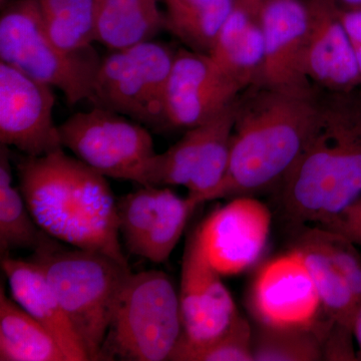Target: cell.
<instances>
[{"label": "cell", "instance_id": "3957f363", "mask_svg": "<svg viewBox=\"0 0 361 361\" xmlns=\"http://www.w3.org/2000/svg\"><path fill=\"white\" fill-rule=\"evenodd\" d=\"M20 189L40 229L61 243L106 254L128 264L118 207L104 176L65 151L18 164Z\"/></svg>", "mask_w": 361, "mask_h": 361}, {"label": "cell", "instance_id": "9c48e42d", "mask_svg": "<svg viewBox=\"0 0 361 361\" xmlns=\"http://www.w3.org/2000/svg\"><path fill=\"white\" fill-rule=\"evenodd\" d=\"M198 204L170 187L141 186L116 202L118 230L133 255L167 262Z\"/></svg>", "mask_w": 361, "mask_h": 361}, {"label": "cell", "instance_id": "1f68e13d", "mask_svg": "<svg viewBox=\"0 0 361 361\" xmlns=\"http://www.w3.org/2000/svg\"><path fill=\"white\" fill-rule=\"evenodd\" d=\"M342 8H361V0H336Z\"/></svg>", "mask_w": 361, "mask_h": 361}, {"label": "cell", "instance_id": "7402d4cb", "mask_svg": "<svg viewBox=\"0 0 361 361\" xmlns=\"http://www.w3.org/2000/svg\"><path fill=\"white\" fill-rule=\"evenodd\" d=\"M166 30L195 51L209 54L235 0H163Z\"/></svg>", "mask_w": 361, "mask_h": 361}, {"label": "cell", "instance_id": "f546056e", "mask_svg": "<svg viewBox=\"0 0 361 361\" xmlns=\"http://www.w3.org/2000/svg\"><path fill=\"white\" fill-rule=\"evenodd\" d=\"M339 16H341L342 23L348 33L361 78V8H342L341 7Z\"/></svg>", "mask_w": 361, "mask_h": 361}, {"label": "cell", "instance_id": "f1b7e54d", "mask_svg": "<svg viewBox=\"0 0 361 361\" xmlns=\"http://www.w3.org/2000/svg\"><path fill=\"white\" fill-rule=\"evenodd\" d=\"M361 246V196L327 224L320 226Z\"/></svg>", "mask_w": 361, "mask_h": 361}, {"label": "cell", "instance_id": "4dcf8cb0", "mask_svg": "<svg viewBox=\"0 0 361 361\" xmlns=\"http://www.w3.org/2000/svg\"><path fill=\"white\" fill-rule=\"evenodd\" d=\"M353 331L355 341L356 344H357V350H356V353H357V358L358 360H361V304L355 315Z\"/></svg>", "mask_w": 361, "mask_h": 361}, {"label": "cell", "instance_id": "9a60e30c", "mask_svg": "<svg viewBox=\"0 0 361 361\" xmlns=\"http://www.w3.org/2000/svg\"><path fill=\"white\" fill-rule=\"evenodd\" d=\"M272 214L252 196L230 199L197 229L204 248L222 275L250 269L262 256L269 239Z\"/></svg>", "mask_w": 361, "mask_h": 361}, {"label": "cell", "instance_id": "d4e9b609", "mask_svg": "<svg viewBox=\"0 0 361 361\" xmlns=\"http://www.w3.org/2000/svg\"><path fill=\"white\" fill-rule=\"evenodd\" d=\"M236 102L237 99L221 111L219 115L209 121V132L203 155L193 179L187 187L188 197L198 205L208 202L209 197L217 189L227 173L236 115Z\"/></svg>", "mask_w": 361, "mask_h": 361}, {"label": "cell", "instance_id": "30bf717a", "mask_svg": "<svg viewBox=\"0 0 361 361\" xmlns=\"http://www.w3.org/2000/svg\"><path fill=\"white\" fill-rule=\"evenodd\" d=\"M54 87L0 61V142L26 157L65 149L54 121Z\"/></svg>", "mask_w": 361, "mask_h": 361}, {"label": "cell", "instance_id": "2e32d148", "mask_svg": "<svg viewBox=\"0 0 361 361\" xmlns=\"http://www.w3.org/2000/svg\"><path fill=\"white\" fill-rule=\"evenodd\" d=\"M308 30L304 71L314 87L323 92H357L360 70L353 47L339 16L336 0H305Z\"/></svg>", "mask_w": 361, "mask_h": 361}, {"label": "cell", "instance_id": "277c9868", "mask_svg": "<svg viewBox=\"0 0 361 361\" xmlns=\"http://www.w3.org/2000/svg\"><path fill=\"white\" fill-rule=\"evenodd\" d=\"M47 236L35 250L39 265L90 360H99L129 265L99 252L71 248Z\"/></svg>", "mask_w": 361, "mask_h": 361}, {"label": "cell", "instance_id": "ba28073f", "mask_svg": "<svg viewBox=\"0 0 361 361\" xmlns=\"http://www.w3.org/2000/svg\"><path fill=\"white\" fill-rule=\"evenodd\" d=\"M59 130L63 148L106 178L139 184L157 155L148 128L99 106L70 116Z\"/></svg>", "mask_w": 361, "mask_h": 361}, {"label": "cell", "instance_id": "7c38bea8", "mask_svg": "<svg viewBox=\"0 0 361 361\" xmlns=\"http://www.w3.org/2000/svg\"><path fill=\"white\" fill-rule=\"evenodd\" d=\"M183 334L178 343L199 345L222 334L239 311L204 248L198 229L188 239L179 291Z\"/></svg>", "mask_w": 361, "mask_h": 361}, {"label": "cell", "instance_id": "52a82bcc", "mask_svg": "<svg viewBox=\"0 0 361 361\" xmlns=\"http://www.w3.org/2000/svg\"><path fill=\"white\" fill-rule=\"evenodd\" d=\"M176 51L156 40L111 51L99 61L89 102L145 127L165 129V99Z\"/></svg>", "mask_w": 361, "mask_h": 361}, {"label": "cell", "instance_id": "ffe728a7", "mask_svg": "<svg viewBox=\"0 0 361 361\" xmlns=\"http://www.w3.org/2000/svg\"><path fill=\"white\" fill-rule=\"evenodd\" d=\"M163 0H103L97 26V42L111 51L155 39L166 30Z\"/></svg>", "mask_w": 361, "mask_h": 361}, {"label": "cell", "instance_id": "603a6c76", "mask_svg": "<svg viewBox=\"0 0 361 361\" xmlns=\"http://www.w3.org/2000/svg\"><path fill=\"white\" fill-rule=\"evenodd\" d=\"M8 147L0 149V252L37 250L49 235L40 229L20 189L14 187Z\"/></svg>", "mask_w": 361, "mask_h": 361}, {"label": "cell", "instance_id": "5bb4252c", "mask_svg": "<svg viewBox=\"0 0 361 361\" xmlns=\"http://www.w3.org/2000/svg\"><path fill=\"white\" fill-rule=\"evenodd\" d=\"M257 16L264 37V61L258 84L289 94L318 92L304 71L308 30L305 0H261Z\"/></svg>", "mask_w": 361, "mask_h": 361}, {"label": "cell", "instance_id": "8fae6325", "mask_svg": "<svg viewBox=\"0 0 361 361\" xmlns=\"http://www.w3.org/2000/svg\"><path fill=\"white\" fill-rule=\"evenodd\" d=\"M246 89L209 54L179 49L166 92L165 129L189 130L203 125L234 103Z\"/></svg>", "mask_w": 361, "mask_h": 361}, {"label": "cell", "instance_id": "cb8c5ba5", "mask_svg": "<svg viewBox=\"0 0 361 361\" xmlns=\"http://www.w3.org/2000/svg\"><path fill=\"white\" fill-rule=\"evenodd\" d=\"M47 32L68 52L92 49L103 0H35Z\"/></svg>", "mask_w": 361, "mask_h": 361}, {"label": "cell", "instance_id": "7a4b0ae2", "mask_svg": "<svg viewBox=\"0 0 361 361\" xmlns=\"http://www.w3.org/2000/svg\"><path fill=\"white\" fill-rule=\"evenodd\" d=\"M319 92L289 94L252 85L236 102L229 166L208 201L253 196L277 188L314 132Z\"/></svg>", "mask_w": 361, "mask_h": 361}, {"label": "cell", "instance_id": "44dd1931", "mask_svg": "<svg viewBox=\"0 0 361 361\" xmlns=\"http://www.w3.org/2000/svg\"><path fill=\"white\" fill-rule=\"evenodd\" d=\"M0 360L68 361L44 325L0 290Z\"/></svg>", "mask_w": 361, "mask_h": 361}, {"label": "cell", "instance_id": "83f0119b", "mask_svg": "<svg viewBox=\"0 0 361 361\" xmlns=\"http://www.w3.org/2000/svg\"><path fill=\"white\" fill-rule=\"evenodd\" d=\"M171 361H254L253 331L238 313L219 336L199 345L178 343Z\"/></svg>", "mask_w": 361, "mask_h": 361}, {"label": "cell", "instance_id": "d6986e66", "mask_svg": "<svg viewBox=\"0 0 361 361\" xmlns=\"http://www.w3.org/2000/svg\"><path fill=\"white\" fill-rule=\"evenodd\" d=\"M294 248L302 255L310 271L327 322L332 326L353 331L360 304L345 278L325 250L317 226L301 232Z\"/></svg>", "mask_w": 361, "mask_h": 361}, {"label": "cell", "instance_id": "484cf974", "mask_svg": "<svg viewBox=\"0 0 361 361\" xmlns=\"http://www.w3.org/2000/svg\"><path fill=\"white\" fill-rule=\"evenodd\" d=\"M208 132L209 121L187 130L182 139L167 151L157 153L147 166L140 186H189L203 155Z\"/></svg>", "mask_w": 361, "mask_h": 361}, {"label": "cell", "instance_id": "5b68a950", "mask_svg": "<svg viewBox=\"0 0 361 361\" xmlns=\"http://www.w3.org/2000/svg\"><path fill=\"white\" fill-rule=\"evenodd\" d=\"M183 334L179 292L163 271L130 273L99 360H169Z\"/></svg>", "mask_w": 361, "mask_h": 361}, {"label": "cell", "instance_id": "4316f807", "mask_svg": "<svg viewBox=\"0 0 361 361\" xmlns=\"http://www.w3.org/2000/svg\"><path fill=\"white\" fill-rule=\"evenodd\" d=\"M326 334L325 325L312 329L261 325L253 334L254 361L324 360Z\"/></svg>", "mask_w": 361, "mask_h": 361}, {"label": "cell", "instance_id": "ac0fdd59", "mask_svg": "<svg viewBox=\"0 0 361 361\" xmlns=\"http://www.w3.org/2000/svg\"><path fill=\"white\" fill-rule=\"evenodd\" d=\"M209 56L246 87L258 84L264 61V37L257 7L245 0H235Z\"/></svg>", "mask_w": 361, "mask_h": 361}, {"label": "cell", "instance_id": "8992f818", "mask_svg": "<svg viewBox=\"0 0 361 361\" xmlns=\"http://www.w3.org/2000/svg\"><path fill=\"white\" fill-rule=\"evenodd\" d=\"M99 61L92 47L80 52L59 47L35 0H13L2 6L0 61L61 90L71 106L89 101Z\"/></svg>", "mask_w": 361, "mask_h": 361}, {"label": "cell", "instance_id": "d6a6232c", "mask_svg": "<svg viewBox=\"0 0 361 361\" xmlns=\"http://www.w3.org/2000/svg\"><path fill=\"white\" fill-rule=\"evenodd\" d=\"M0 2H1V6H4L7 4V0H0Z\"/></svg>", "mask_w": 361, "mask_h": 361}, {"label": "cell", "instance_id": "836d02e7", "mask_svg": "<svg viewBox=\"0 0 361 361\" xmlns=\"http://www.w3.org/2000/svg\"><path fill=\"white\" fill-rule=\"evenodd\" d=\"M360 94H361V90H360Z\"/></svg>", "mask_w": 361, "mask_h": 361}, {"label": "cell", "instance_id": "6da1fadb", "mask_svg": "<svg viewBox=\"0 0 361 361\" xmlns=\"http://www.w3.org/2000/svg\"><path fill=\"white\" fill-rule=\"evenodd\" d=\"M296 226H323L361 196V94L319 92V118L307 146L278 185Z\"/></svg>", "mask_w": 361, "mask_h": 361}, {"label": "cell", "instance_id": "e0dca14e", "mask_svg": "<svg viewBox=\"0 0 361 361\" xmlns=\"http://www.w3.org/2000/svg\"><path fill=\"white\" fill-rule=\"evenodd\" d=\"M1 267L11 298L51 332L68 361L90 360L39 265L32 259L13 258L8 254L1 256Z\"/></svg>", "mask_w": 361, "mask_h": 361}, {"label": "cell", "instance_id": "4fadbf2b", "mask_svg": "<svg viewBox=\"0 0 361 361\" xmlns=\"http://www.w3.org/2000/svg\"><path fill=\"white\" fill-rule=\"evenodd\" d=\"M250 304L254 315L265 326L312 329L322 325V303L314 282L295 248L261 267L252 284Z\"/></svg>", "mask_w": 361, "mask_h": 361}]
</instances>
